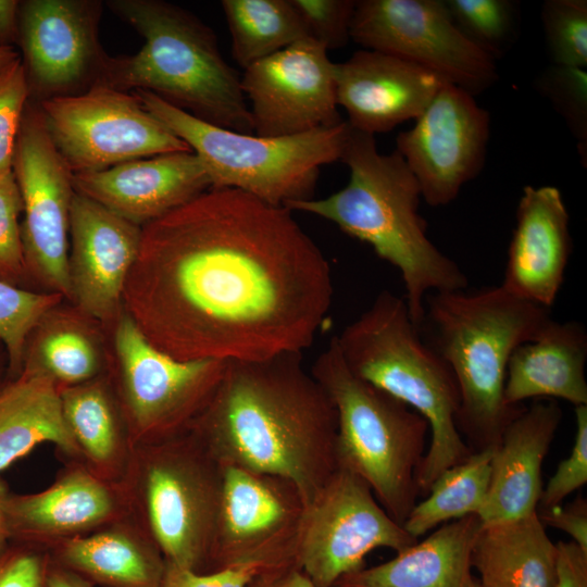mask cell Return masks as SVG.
<instances>
[{
  "label": "cell",
  "instance_id": "obj_40",
  "mask_svg": "<svg viewBox=\"0 0 587 587\" xmlns=\"http://www.w3.org/2000/svg\"><path fill=\"white\" fill-rule=\"evenodd\" d=\"M28 99L20 57L0 74V173L12 170L16 138Z\"/></svg>",
  "mask_w": 587,
  "mask_h": 587
},
{
  "label": "cell",
  "instance_id": "obj_23",
  "mask_svg": "<svg viewBox=\"0 0 587 587\" xmlns=\"http://www.w3.org/2000/svg\"><path fill=\"white\" fill-rule=\"evenodd\" d=\"M569 223L557 187H524L500 287L519 299L550 309L572 252Z\"/></svg>",
  "mask_w": 587,
  "mask_h": 587
},
{
  "label": "cell",
  "instance_id": "obj_42",
  "mask_svg": "<svg viewBox=\"0 0 587 587\" xmlns=\"http://www.w3.org/2000/svg\"><path fill=\"white\" fill-rule=\"evenodd\" d=\"M288 562L294 561L252 560L204 573L166 562L161 587H248L264 571Z\"/></svg>",
  "mask_w": 587,
  "mask_h": 587
},
{
  "label": "cell",
  "instance_id": "obj_29",
  "mask_svg": "<svg viewBox=\"0 0 587 587\" xmlns=\"http://www.w3.org/2000/svg\"><path fill=\"white\" fill-rule=\"evenodd\" d=\"M43 442L54 445L65 460L82 462L63 417L60 388L47 375L23 370L0 387V474Z\"/></svg>",
  "mask_w": 587,
  "mask_h": 587
},
{
  "label": "cell",
  "instance_id": "obj_2",
  "mask_svg": "<svg viewBox=\"0 0 587 587\" xmlns=\"http://www.w3.org/2000/svg\"><path fill=\"white\" fill-rule=\"evenodd\" d=\"M302 358L227 362L189 430L223 465L291 480L308 505L337 469V414Z\"/></svg>",
  "mask_w": 587,
  "mask_h": 587
},
{
  "label": "cell",
  "instance_id": "obj_37",
  "mask_svg": "<svg viewBox=\"0 0 587 587\" xmlns=\"http://www.w3.org/2000/svg\"><path fill=\"white\" fill-rule=\"evenodd\" d=\"M536 88L563 117L577 142L580 160L587 162L586 68L551 65L538 76Z\"/></svg>",
  "mask_w": 587,
  "mask_h": 587
},
{
  "label": "cell",
  "instance_id": "obj_1",
  "mask_svg": "<svg viewBox=\"0 0 587 587\" xmlns=\"http://www.w3.org/2000/svg\"><path fill=\"white\" fill-rule=\"evenodd\" d=\"M333 294L289 209L210 188L141 227L123 307L176 360L259 361L310 348Z\"/></svg>",
  "mask_w": 587,
  "mask_h": 587
},
{
  "label": "cell",
  "instance_id": "obj_28",
  "mask_svg": "<svg viewBox=\"0 0 587 587\" xmlns=\"http://www.w3.org/2000/svg\"><path fill=\"white\" fill-rule=\"evenodd\" d=\"M68 432L91 472L122 483L135 446L109 372L86 383L60 389Z\"/></svg>",
  "mask_w": 587,
  "mask_h": 587
},
{
  "label": "cell",
  "instance_id": "obj_19",
  "mask_svg": "<svg viewBox=\"0 0 587 587\" xmlns=\"http://www.w3.org/2000/svg\"><path fill=\"white\" fill-rule=\"evenodd\" d=\"M2 508L11 542L43 549L130 515L123 483L101 478L74 460H66L53 483L40 491L8 489Z\"/></svg>",
  "mask_w": 587,
  "mask_h": 587
},
{
  "label": "cell",
  "instance_id": "obj_35",
  "mask_svg": "<svg viewBox=\"0 0 587 587\" xmlns=\"http://www.w3.org/2000/svg\"><path fill=\"white\" fill-rule=\"evenodd\" d=\"M541 22L553 65L587 67V1L547 0Z\"/></svg>",
  "mask_w": 587,
  "mask_h": 587
},
{
  "label": "cell",
  "instance_id": "obj_5",
  "mask_svg": "<svg viewBox=\"0 0 587 587\" xmlns=\"http://www.w3.org/2000/svg\"><path fill=\"white\" fill-rule=\"evenodd\" d=\"M105 5L145 43L135 54L109 55L99 86L149 91L212 125L253 133L240 74L223 58L205 23L163 0H109Z\"/></svg>",
  "mask_w": 587,
  "mask_h": 587
},
{
  "label": "cell",
  "instance_id": "obj_22",
  "mask_svg": "<svg viewBox=\"0 0 587 587\" xmlns=\"http://www.w3.org/2000/svg\"><path fill=\"white\" fill-rule=\"evenodd\" d=\"M73 186L142 227L210 189L211 182L198 157L180 151L74 174Z\"/></svg>",
  "mask_w": 587,
  "mask_h": 587
},
{
  "label": "cell",
  "instance_id": "obj_24",
  "mask_svg": "<svg viewBox=\"0 0 587 587\" xmlns=\"http://www.w3.org/2000/svg\"><path fill=\"white\" fill-rule=\"evenodd\" d=\"M561 419L555 400L539 399L507 425L492 450L488 492L478 513L483 525L536 513L544 488L542 463Z\"/></svg>",
  "mask_w": 587,
  "mask_h": 587
},
{
  "label": "cell",
  "instance_id": "obj_9",
  "mask_svg": "<svg viewBox=\"0 0 587 587\" xmlns=\"http://www.w3.org/2000/svg\"><path fill=\"white\" fill-rule=\"evenodd\" d=\"M223 470L190 430L135 447L122 482L130 516L167 563L210 572Z\"/></svg>",
  "mask_w": 587,
  "mask_h": 587
},
{
  "label": "cell",
  "instance_id": "obj_48",
  "mask_svg": "<svg viewBox=\"0 0 587 587\" xmlns=\"http://www.w3.org/2000/svg\"><path fill=\"white\" fill-rule=\"evenodd\" d=\"M51 559V558H50ZM48 587H93L95 585L80 576L79 574L50 561L48 577Z\"/></svg>",
  "mask_w": 587,
  "mask_h": 587
},
{
  "label": "cell",
  "instance_id": "obj_50",
  "mask_svg": "<svg viewBox=\"0 0 587 587\" xmlns=\"http://www.w3.org/2000/svg\"><path fill=\"white\" fill-rule=\"evenodd\" d=\"M18 58L20 53L14 48H0V74Z\"/></svg>",
  "mask_w": 587,
  "mask_h": 587
},
{
  "label": "cell",
  "instance_id": "obj_14",
  "mask_svg": "<svg viewBox=\"0 0 587 587\" xmlns=\"http://www.w3.org/2000/svg\"><path fill=\"white\" fill-rule=\"evenodd\" d=\"M417 540L384 510L360 476L337 466L305 508L295 563L316 587H333L363 569L372 550L399 552Z\"/></svg>",
  "mask_w": 587,
  "mask_h": 587
},
{
  "label": "cell",
  "instance_id": "obj_8",
  "mask_svg": "<svg viewBox=\"0 0 587 587\" xmlns=\"http://www.w3.org/2000/svg\"><path fill=\"white\" fill-rule=\"evenodd\" d=\"M142 105L202 163L211 188H233L273 205L313 198L320 170L340 161L347 121L302 134L265 137L212 125L143 90Z\"/></svg>",
  "mask_w": 587,
  "mask_h": 587
},
{
  "label": "cell",
  "instance_id": "obj_34",
  "mask_svg": "<svg viewBox=\"0 0 587 587\" xmlns=\"http://www.w3.org/2000/svg\"><path fill=\"white\" fill-rule=\"evenodd\" d=\"M63 300V296L55 292H36L0 280V342L8 358L7 379L21 374L29 334L39 320Z\"/></svg>",
  "mask_w": 587,
  "mask_h": 587
},
{
  "label": "cell",
  "instance_id": "obj_18",
  "mask_svg": "<svg viewBox=\"0 0 587 587\" xmlns=\"http://www.w3.org/2000/svg\"><path fill=\"white\" fill-rule=\"evenodd\" d=\"M223 466L210 572L252 560L295 561L307 508L296 484L277 475Z\"/></svg>",
  "mask_w": 587,
  "mask_h": 587
},
{
  "label": "cell",
  "instance_id": "obj_33",
  "mask_svg": "<svg viewBox=\"0 0 587 587\" xmlns=\"http://www.w3.org/2000/svg\"><path fill=\"white\" fill-rule=\"evenodd\" d=\"M494 448L473 451L432 484L425 499L416 502L403 523L415 539L454 520L478 515L489 487Z\"/></svg>",
  "mask_w": 587,
  "mask_h": 587
},
{
  "label": "cell",
  "instance_id": "obj_6",
  "mask_svg": "<svg viewBox=\"0 0 587 587\" xmlns=\"http://www.w3.org/2000/svg\"><path fill=\"white\" fill-rule=\"evenodd\" d=\"M335 338L353 374L427 422L430 440L417 474L425 497L440 474L473 452L458 428L460 395L450 369L424 340L404 299L387 290Z\"/></svg>",
  "mask_w": 587,
  "mask_h": 587
},
{
  "label": "cell",
  "instance_id": "obj_45",
  "mask_svg": "<svg viewBox=\"0 0 587 587\" xmlns=\"http://www.w3.org/2000/svg\"><path fill=\"white\" fill-rule=\"evenodd\" d=\"M554 587H587V552L573 541L557 544Z\"/></svg>",
  "mask_w": 587,
  "mask_h": 587
},
{
  "label": "cell",
  "instance_id": "obj_41",
  "mask_svg": "<svg viewBox=\"0 0 587 587\" xmlns=\"http://www.w3.org/2000/svg\"><path fill=\"white\" fill-rule=\"evenodd\" d=\"M575 423L576 432L571 453L559 463L554 474L542 488L537 510L561 504L569 495L587 483V405L575 407Z\"/></svg>",
  "mask_w": 587,
  "mask_h": 587
},
{
  "label": "cell",
  "instance_id": "obj_36",
  "mask_svg": "<svg viewBox=\"0 0 587 587\" xmlns=\"http://www.w3.org/2000/svg\"><path fill=\"white\" fill-rule=\"evenodd\" d=\"M457 27L476 46L496 58L511 41L515 11L508 0H445Z\"/></svg>",
  "mask_w": 587,
  "mask_h": 587
},
{
  "label": "cell",
  "instance_id": "obj_11",
  "mask_svg": "<svg viewBox=\"0 0 587 587\" xmlns=\"http://www.w3.org/2000/svg\"><path fill=\"white\" fill-rule=\"evenodd\" d=\"M39 104L47 130L73 174L191 151L133 92L96 86Z\"/></svg>",
  "mask_w": 587,
  "mask_h": 587
},
{
  "label": "cell",
  "instance_id": "obj_39",
  "mask_svg": "<svg viewBox=\"0 0 587 587\" xmlns=\"http://www.w3.org/2000/svg\"><path fill=\"white\" fill-rule=\"evenodd\" d=\"M353 0H291L311 39L327 50L340 49L350 38Z\"/></svg>",
  "mask_w": 587,
  "mask_h": 587
},
{
  "label": "cell",
  "instance_id": "obj_21",
  "mask_svg": "<svg viewBox=\"0 0 587 587\" xmlns=\"http://www.w3.org/2000/svg\"><path fill=\"white\" fill-rule=\"evenodd\" d=\"M336 97L349 126L375 135L416 120L446 83L403 59L361 49L336 63Z\"/></svg>",
  "mask_w": 587,
  "mask_h": 587
},
{
  "label": "cell",
  "instance_id": "obj_32",
  "mask_svg": "<svg viewBox=\"0 0 587 587\" xmlns=\"http://www.w3.org/2000/svg\"><path fill=\"white\" fill-rule=\"evenodd\" d=\"M232 54L243 70L310 38L291 0H223Z\"/></svg>",
  "mask_w": 587,
  "mask_h": 587
},
{
  "label": "cell",
  "instance_id": "obj_10",
  "mask_svg": "<svg viewBox=\"0 0 587 587\" xmlns=\"http://www.w3.org/2000/svg\"><path fill=\"white\" fill-rule=\"evenodd\" d=\"M109 376L134 446L189 430L224 374L218 360L179 361L152 346L123 310L112 326Z\"/></svg>",
  "mask_w": 587,
  "mask_h": 587
},
{
  "label": "cell",
  "instance_id": "obj_27",
  "mask_svg": "<svg viewBox=\"0 0 587 587\" xmlns=\"http://www.w3.org/2000/svg\"><path fill=\"white\" fill-rule=\"evenodd\" d=\"M480 526L476 514L445 523L391 560L346 574L333 587H471Z\"/></svg>",
  "mask_w": 587,
  "mask_h": 587
},
{
  "label": "cell",
  "instance_id": "obj_4",
  "mask_svg": "<svg viewBox=\"0 0 587 587\" xmlns=\"http://www.w3.org/2000/svg\"><path fill=\"white\" fill-rule=\"evenodd\" d=\"M465 289L428 295L419 328L455 379L458 428L470 448L478 451L494 448L524 408L509 407L504 400L512 352L553 319L549 309L519 299L500 286Z\"/></svg>",
  "mask_w": 587,
  "mask_h": 587
},
{
  "label": "cell",
  "instance_id": "obj_3",
  "mask_svg": "<svg viewBox=\"0 0 587 587\" xmlns=\"http://www.w3.org/2000/svg\"><path fill=\"white\" fill-rule=\"evenodd\" d=\"M340 161L350 170L344 188L287 209L334 223L396 267L410 316L420 326L426 297L465 289L467 278L428 238L427 223L419 211L420 186L398 151L380 153L374 135L350 127Z\"/></svg>",
  "mask_w": 587,
  "mask_h": 587
},
{
  "label": "cell",
  "instance_id": "obj_31",
  "mask_svg": "<svg viewBox=\"0 0 587 587\" xmlns=\"http://www.w3.org/2000/svg\"><path fill=\"white\" fill-rule=\"evenodd\" d=\"M95 324L74 305H55L29 334L22 371L42 373L60 389L107 374L111 363Z\"/></svg>",
  "mask_w": 587,
  "mask_h": 587
},
{
  "label": "cell",
  "instance_id": "obj_17",
  "mask_svg": "<svg viewBox=\"0 0 587 587\" xmlns=\"http://www.w3.org/2000/svg\"><path fill=\"white\" fill-rule=\"evenodd\" d=\"M335 75L328 50L311 38L246 67L240 86L255 135L292 136L341 123Z\"/></svg>",
  "mask_w": 587,
  "mask_h": 587
},
{
  "label": "cell",
  "instance_id": "obj_52",
  "mask_svg": "<svg viewBox=\"0 0 587 587\" xmlns=\"http://www.w3.org/2000/svg\"><path fill=\"white\" fill-rule=\"evenodd\" d=\"M471 587H482V585L479 584V582L477 579L474 578L473 584H472Z\"/></svg>",
  "mask_w": 587,
  "mask_h": 587
},
{
  "label": "cell",
  "instance_id": "obj_38",
  "mask_svg": "<svg viewBox=\"0 0 587 587\" xmlns=\"http://www.w3.org/2000/svg\"><path fill=\"white\" fill-rule=\"evenodd\" d=\"M23 200L12 170L0 173V280L24 288L28 274L21 239Z\"/></svg>",
  "mask_w": 587,
  "mask_h": 587
},
{
  "label": "cell",
  "instance_id": "obj_25",
  "mask_svg": "<svg viewBox=\"0 0 587 587\" xmlns=\"http://www.w3.org/2000/svg\"><path fill=\"white\" fill-rule=\"evenodd\" d=\"M587 333L577 321L552 320L535 338L512 352L504 400L520 407L527 399H562L587 405Z\"/></svg>",
  "mask_w": 587,
  "mask_h": 587
},
{
  "label": "cell",
  "instance_id": "obj_51",
  "mask_svg": "<svg viewBox=\"0 0 587 587\" xmlns=\"http://www.w3.org/2000/svg\"><path fill=\"white\" fill-rule=\"evenodd\" d=\"M7 380V371H4V362L1 361V354H0V387L4 384Z\"/></svg>",
  "mask_w": 587,
  "mask_h": 587
},
{
  "label": "cell",
  "instance_id": "obj_46",
  "mask_svg": "<svg viewBox=\"0 0 587 587\" xmlns=\"http://www.w3.org/2000/svg\"><path fill=\"white\" fill-rule=\"evenodd\" d=\"M248 587H316L295 563L288 562L268 569L257 576Z\"/></svg>",
  "mask_w": 587,
  "mask_h": 587
},
{
  "label": "cell",
  "instance_id": "obj_13",
  "mask_svg": "<svg viewBox=\"0 0 587 587\" xmlns=\"http://www.w3.org/2000/svg\"><path fill=\"white\" fill-rule=\"evenodd\" d=\"M350 38L421 66L471 95L498 79L495 58L471 41L440 0H360Z\"/></svg>",
  "mask_w": 587,
  "mask_h": 587
},
{
  "label": "cell",
  "instance_id": "obj_44",
  "mask_svg": "<svg viewBox=\"0 0 587 587\" xmlns=\"http://www.w3.org/2000/svg\"><path fill=\"white\" fill-rule=\"evenodd\" d=\"M542 525L566 533L574 544L587 552V501L577 496L567 504L536 511Z\"/></svg>",
  "mask_w": 587,
  "mask_h": 587
},
{
  "label": "cell",
  "instance_id": "obj_12",
  "mask_svg": "<svg viewBox=\"0 0 587 587\" xmlns=\"http://www.w3.org/2000/svg\"><path fill=\"white\" fill-rule=\"evenodd\" d=\"M12 171L23 200L21 239L28 279L68 301L74 174L47 130L40 104L29 99L16 138Z\"/></svg>",
  "mask_w": 587,
  "mask_h": 587
},
{
  "label": "cell",
  "instance_id": "obj_15",
  "mask_svg": "<svg viewBox=\"0 0 587 587\" xmlns=\"http://www.w3.org/2000/svg\"><path fill=\"white\" fill-rule=\"evenodd\" d=\"M100 0H23L18 41L29 100L82 95L101 85L109 55L99 39Z\"/></svg>",
  "mask_w": 587,
  "mask_h": 587
},
{
  "label": "cell",
  "instance_id": "obj_20",
  "mask_svg": "<svg viewBox=\"0 0 587 587\" xmlns=\"http://www.w3.org/2000/svg\"><path fill=\"white\" fill-rule=\"evenodd\" d=\"M141 227L75 191L70 216V302L97 323L112 327L137 260Z\"/></svg>",
  "mask_w": 587,
  "mask_h": 587
},
{
  "label": "cell",
  "instance_id": "obj_47",
  "mask_svg": "<svg viewBox=\"0 0 587 587\" xmlns=\"http://www.w3.org/2000/svg\"><path fill=\"white\" fill-rule=\"evenodd\" d=\"M18 10V0H0V48L17 45Z\"/></svg>",
  "mask_w": 587,
  "mask_h": 587
},
{
  "label": "cell",
  "instance_id": "obj_7",
  "mask_svg": "<svg viewBox=\"0 0 587 587\" xmlns=\"http://www.w3.org/2000/svg\"><path fill=\"white\" fill-rule=\"evenodd\" d=\"M310 372L336 410L337 466L360 476L384 510L403 525L420 497L417 474L427 450V422L353 374L335 337Z\"/></svg>",
  "mask_w": 587,
  "mask_h": 587
},
{
  "label": "cell",
  "instance_id": "obj_26",
  "mask_svg": "<svg viewBox=\"0 0 587 587\" xmlns=\"http://www.w3.org/2000/svg\"><path fill=\"white\" fill-rule=\"evenodd\" d=\"M52 561L102 587H161L166 561L129 515L46 549Z\"/></svg>",
  "mask_w": 587,
  "mask_h": 587
},
{
  "label": "cell",
  "instance_id": "obj_30",
  "mask_svg": "<svg viewBox=\"0 0 587 587\" xmlns=\"http://www.w3.org/2000/svg\"><path fill=\"white\" fill-rule=\"evenodd\" d=\"M555 565L557 544L537 512L482 524L472 548V567L482 587H554Z\"/></svg>",
  "mask_w": 587,
  "mask_h": 587
},
{
  "label": "cell",
  "instance_id": "obj_49",
  "mask_svg": "<svg viewBox=\"0 0 587 587\" xmlns=\"http://www.w3.org/2000/svg\"><path fill=\"white\" fill-rule=\"evenodd\" d=\"M8 487L4 482L0 478V555L7 550L11 544V537L9 534L5 516L2 508V499L7 492Z\"/></svg>",
  "mask_w": 587,
  "mask_h": 587
},
{
  "label": "cell",
  "instance_id": "obj_16",
  "mask_svg": "<svg viewBox=\"0 0 587 587\" xmlns=\"http://www.w3.org/2000/svg\"><path fill=\"white\" fill-rule=\"evenodd\" d=\"M412 128L399 133L396 151L430 207L447 205L482 171L490 130L488 111L474 96L445 83Z\"/></svg>",
  "mask_w": 587,
  "mask_h": 587
},
{
  "label": "cell",
  "instance_id": "obj_43",
  "mask_svg": "<svg viewBox=\"0 0 587 587\" xmlns=\"http://www.w3.org/2000/svg\"><path fill=\"white\" fill-rule=\"evenodd\" d=\"M50 561L43 548L11 542L0 555V587H48Z\"/></svg>",
  "mask_w": 587,
  "mask_h": 587
}]
</instances>
